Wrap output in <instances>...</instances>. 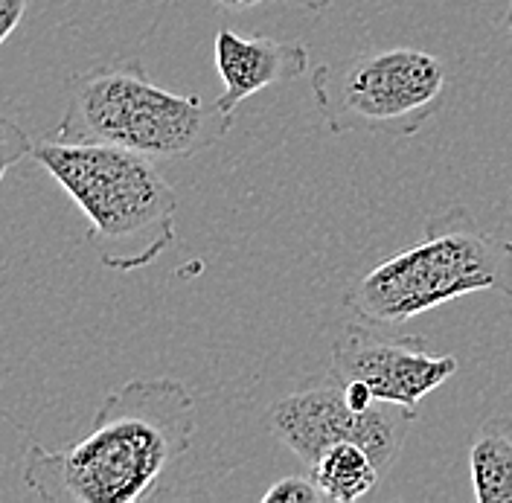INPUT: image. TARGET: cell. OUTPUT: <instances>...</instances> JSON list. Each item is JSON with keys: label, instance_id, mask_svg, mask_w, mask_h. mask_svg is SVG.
Instances as JSON below:
<instances>
[{"label": "cell", "instance_id": "obj_5", "mask_svg": "<svg viewBox=\"0 0 512 503\" xmlns=\"http://www.w3.org/2000/svg\"><path fill=\"white\" fill-rule=\"evenodd\" d=\"M448 94L443 62L425 50L390 47L352 56L347 64H320L312 96L332 134L414 137Z\"/></svg>", "mask_w": 512, "mask_h": 503}, {"label": "cell", "instance_id": "obj_4", "mask_svg": "<svg viewBox=\"0 0 512 503\" xmlns=\"http://www.w3.org/2000/svg\"><path fill=\"white\" fill-rule=\"evenodd\" d=\"M230 128L233 114L219 105L166 91L140 62H111L67 79V108L53 137L120 146L152 160H181L210 149Z\"/></svg>", "mask_w": 512, "mask_h": 503}, {"label": "cell", "instance_id": "obj_16", "mask_svg": "<svg viewBox=\"0 0 512 503\" xmlns=\"http://www.w3.org/2000/svg\"><path fill=\"white\" fill-rule=\"evenodd\" d=\"M507 30L512 32V0H507Z\"/></svg>", "mask_w": 512, "mask_h": 503}, {"label": "cell", "instance_id": "obj_9", "mask_svg": "<svg viewBox=\"0 0 512 503\" xmlns=\"http://www.w3.org/2000/svg\"><path fill=\"white\" fill-rule=\"evenodd\" d=\"M469 474L478 503H512V416L495 413L469 445Z\"/></svg>", "mask_w": 512, "mask_h": 503}, {"label": "cell", "instance_id": "obj_15", "mask_svg": "<svg viewBox=\"0 0 512 503\" xmlns=\"http://www.w3.org/2000/svg\"><path fill=\"white\" fill-rule=\"evenodd\" d=\"M283 3H294V6H303V9H309V12H326L329 9V3L332 0H283Z\"/></svg>", "mask_w": 512, "mask_h": 503}, {"label": "cell", "instance_id": "obj_7", "mask_svg": "<svg viewBox=\"0 0 512 503\" xmlns=\"http://www.w3.org/2000/svg\"><path fill=\"white\" fill-rule=\"evenodd\" d=\"M379 329L364 320L344 326L329 352V373L344 384L361 381L379 402L411 410L457 373V358L431 352L422 335H384Z\"/></svg>", "mask_w": 512, "mask_h": 503}, {"label": "cell", "instance_id": "obj_3", "mask_svg": "<svg viewBox=\"0 0 512 503\" xmlns=\"http://www.w3.org/2000/svg\"><path fill=\"white\" fill-rule=\"evenodd\" d=\"M512 300V239L483 230L466 207L425 221L422 239L347 288L344 309L373 326H402L466 294Z\"/></svg>", "mask_w": 512, "mask_h": 503}, {"label": "cell", "instance_id": "obj_8", "mask_svg": "<svg viewBox=\"0 0 512 503\" xmlns=\"http://www.w3.org/2000/svg\"><path fill=\"white\" fill-rule=\"evenodd\" d=\"M213 64L224 85L216 105L219 111L236 117V108L248 96L303 76L309 70V47L300 41H280L262 32L245 35L222 27L216 32Z\"/></svg>", "mask_w": 512, "mask_h": 503}, {"label": "cell", "instance_id": "obj_11", "mask_svg": "<svg viewBox=\"0 0 512 503\" xmlns=\"http://www.w3.org/2000/svg\"><path fill=\"white\" fill-rule=\"evenodd\" d=\"M32 146H35V143L30 140V134L18 126L15 120H9V117L0 114V181L6 178V172H9L15 163L30 158Z\"/></svg>", "mask_w": 512, "mask_h": 503}, {"label": "cell", "instance_id": "obj_13", "mask_svg": "<svg viewBox=\"0 0 512 503\" xmlns=\"http://www.w3.org/2000/svg\"><path fill=\"white\" fill-rule=\"evenodd\" d=\"M27 12H30V0H0V47L24 24Z\"/></svg>", "mask_w": 512, "mask_h": 503}, {"label": "cell", "instance_id": "obj_1", "mask_svg": "<svg viewBox=\"0 0 512 503\" xmlns=\"http://www.w3.org/2000/svg\"><path fill=\"white\" fill-rule=\"evenodd\" d=\"M192 437L195 399L187 384L131 378L99 402L82 440L59 451L27 445L24 486L47 503L152 501Z\"/></svg>", "mask_w": 512, "mask_h": 503}, {"label": "cell", "instance_id": "obj_10", "mask_svg": "<svg viewBox=\"0 0 512 503\" xmlns=\"http://www.w3.org/2000/svg\"><path fill=\"white\" fill-rule=\"evenodd\" d=\"M326 503H355L367 498L384 477L358 442H335L309 466Z\"/></svg>", "mask_w": 512, "mask_h": 503}, {"label": "cell", "instance_id": "obj_6", "mask_svg": "<svg viewBox=\"0 0 512 503\" xmlns=\"http://www.w3.org/2000/svg\"><path fill=\"white\" fill-rule=\"evenodd\" d=\"M416 410L376 402L373 408L355 410L347 402L344 384L329 376L315 378L286 393L271 408V431L294 457L309 469L335 442H358L382 477L396 463L408 431L414 428Z\"/></svg>", "mask_w": 512, "mask_h": 503}, {"label": "cell", "instance_id": "obj_2", "mask_svg": "<svg viewBox=\"0 0 512 503\" xmlns=\"http://www.w3.org/2000/svg\"><path fill=\"white\" fill-rule=\"evenodd\" d=\"M88 219V242L111 271H140L175 245L178 195L155 160L105 143L41 140L30 155Z\"/></svg>", "mask_w": 512, "mask_h": 503}, {"label": "cell", "instance_id": "obj_12", "mask_svg": "<svg viewBox=\"0 0 512 503\" xmlns=\"http://www.w3.org/2000/svg\"><path fill=\"white\" fill-rule=\"evenodd\" d=\"M262 503H326L323 492L312 477H283L277 480L265 495Z\"/></svg>", "mask_w": 512, "mask_h": 503}, {"label": "cell", "instance_id": "obj_14", "mask_svg": "<svg viewBox=\"0 0 512 503\" xmlns=\"http://www.w3.org/2000/svg\"><path fill=\"white\" fill-rule=\"evenodd\" d=\"M213 3H219V6H224V9L239 12V9H254V6H262V3H268V0H213Z\"/></svg>", "mask_w": 512, "mask_h": 503}]
</instances>
